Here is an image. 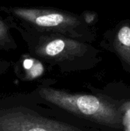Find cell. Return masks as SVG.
Here are the masks:
<instances>
[{
  "label": "cell",
  "mask_w": 130,
  "mask_h": 131,
  "mask_svg": "<svg viewBox=\"0 0 130 131\" xmlns=\"http://www.w3.org/2000/svg\"><path fill=\"white\" fill-rule=\"evenodd\" d=\"M0 131H94L45 102L34 90L0 95Z\"/></svg>",
  "instance_id": "1"
},
{
  "label": "cell",
  "mask_w": 130,
  "mask_h": 131,
  "mask_svg": "<svg viewBox=\"0 0 130 131\" xmlns=\"http://www.w3.org/2000/svg\"><path fill=\"white\" fill-rule=\"evenodd\" d=\"M11 28L18 32L28 53L44 64L56 68L61 74L86 70L98 61L99 51L90 43L56 33L36 31L7 16Z\"/></svg>",
  "instance_id": "2"
},
{
  "label": "cell",
  "mask_w": 130,
  "mask_h": 131,
  "mask_svg": "<svg viewBox=\"0 0 130 131\" xmlns=\"http://www.w3.org/2000/svg\"><path fill=\"white\" fill-rule=\"evenodd\" d=\"M57 81L42 79L34 91L48 104L88 124L110 128L121 124L120 113L109 100L99 94L71 92L54 87Z\"/></svg>",
  "instance_id": "3"
},
{
  "label": "cell",
  "mask_w": 130,
  "mask_h": 131,
  "mask_svg": "<svg viewBox=\"0 0 130 131\" xmlns=\"http://www.w3.org/2000/svg\"><path fill=\"white\" fill-rule=\"evenodd\" d=\"M0 11L36 31L56 33L90 44L96 39L92 25L84 14L51 8L21 6H0Z\"/></svg>",
  "instance_id": "4"
},
{
  "label": "cell",
  "mask_w": 130,
  "mask_h": 131,
  "mask_svg": "<svg viewBox=\"0 0 130 131\" xmlns=\"http://www.w3.org/2000/svg\"><path fill=\"white\" fill-rule=\"evenodd\" d=\"M101 45L116 54L130 68V19H123L108 28L103 34Z\"/></svg>",
  "instance_id": "5"
},
{
  "label": "cell",
  "mask_w": 130,
  "mask_h": 131,
  "mask_svg": "<svg viewBox=\"0 0 130 131\" xmlns=\"http://www.w3.org/2000/svg\"><path fill=\"white\" fill-rule=\"evenodd\" d=\"M13 70L16 77L25 82L35 81L45 72L44 64L28 53L23 54L13 64Z\"/></svg>",
  "instance_id": "6"
},
{
  "label": "cell",
  "mask_w": 130,
  "mask_h": 131,
  "mask_svg": "<svg viewBox=\"0 0 130 131\" xmlns=\"http://www.w3.org/2000/svg\"><path fill=\"white\" fill-rule=\"evenodd\" d=\"M11 25L8 19L0 17V50L10 51L16 50L18 45L11 33Z\"/></svg>",
  "instance_id": "7"
},
{
  "label": "cell",
  "mask_w": 130,
  "mask_h": 131,
  "mask_svg": "<svg viewBox=\"0 0 130 131\" xmlns=\"http://www.w3.org/2000/svg\"><path fill=\"white\" fill-rule=\"evenodd\" d=\"M121 124L125 131H130V101L126 102L122 107Z\"/></svg>",
  "instance_id": "8"
},
{
  "label": "cell",
  "mask_w": 130,
  "mask_h": 131,
  "mask_svg": "<svg viewBox=\"0 0 130 131\" xmlns=\"http://www.w3.org/2000/svg\"><path fill=\"white\" fill-rule=\"evenodd\" d=\"M11 66L12 64L11 61L0 57V77L6 74L9 71Z\"/></svg>",
  "instance_id": "9"
}]
</instances>
